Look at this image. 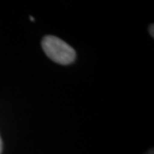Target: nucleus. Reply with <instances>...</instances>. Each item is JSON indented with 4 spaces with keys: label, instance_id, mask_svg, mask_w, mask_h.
Wrapping results in <instances>:
<instances>
[{
    "label": "nucleus",
    "instance_id": "nucleus-1",
    "mask_svg": "<svg viewBox=\"0 0 154 154\" xmlns=\"http://www.w3.org/2000/svg\"><path fill=\"white\" fill-rule=\"evenodd\" d=\"M44 53L52 61L62 65L72 63L75 60L76 52L62 39L53 35H46L41 42Z\"/></svg>",
    "mask_w": 154,
    "mask_h": 154
},
{
    "label": "nucleus",
    "instance_id": "nucleus-2",
    "mask_svg": "<svg viewBox=\"0 0 154 154\" xmlns=\"http://www.w3.org/2000/svg\"><path fill=\"white\" fill-rule=\"evenodd\" d=\"M153 24H151V25H150L149 26V32L150 33H151V36H152V37H153V36H154V33H153Z\"/></svg>",
    "mask_w": 154,
    "mask_h": 154
},
{
    "label": "nucleus",
    "instance_id": "nucleus-3",
    "mask_svg": "<svg viewBox=\"0 0 154 154\" xmlns=\"http://www.w3.org/2000/svg\"><path fill=\"white\" fill-rule=\"evenodd\" d=\"M2 152V139H1V136H0V154Z\"/></svg>",
    "mask_w": 154,
    "mask_h": 154
},
{
    "label": "nucleus",
    "instance_id": "nucleus-4",
    "mask_svg": "<svg viewBox=\"0 0 154 154\" xmlns=\"http://www.w3.org/2000/svg\"><path fill=\"white\" fill-rule=\"evenodd\" d=\"M145 154H153V149H150V150H148Z\"/></svg>",
    "mask_w": 154,
    "mask_h": 154
},
{
    "label": "nucleus",
    "instance_id": "nucleus-5",
    "mask_svg": "<svg viewBox=\"0 0 154 154\" xmlns=\"http://www.w3.org/2000/svg\"><path fill=\"white\" fill-rule=\"evenodd\" d=\"M30 19H31V21H34V18H33L32 16H30Z\"/></svg>",
    "mask_w": 154,
    "mask_h": 154
}]
</instances>
